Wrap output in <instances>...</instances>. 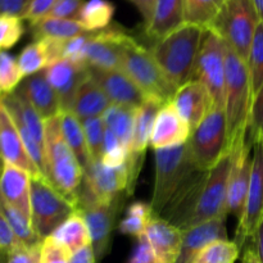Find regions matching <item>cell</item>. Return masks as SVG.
Here are the masks:
<instances>
[{
  "mask_svg": "<svg viewBox=\"0 0 263 263\" xmlns=\"http://www.w3.org/2000/svg\"><path fill=\"white\" fill-rule=\"evenodd\" d=\"M85 0H57L55 5L46 17L61 20H77Z\"/></svg>",
  "mask_w": 263,
  "mask_h": 263,
  "instance_id": "7dc6e473",
  "label": "cell"
},
{
  "mask_svg": "<svg viewBox=\"0 0 263 263\" xmlns=\"http://www.w3.org/2000/svg\"><path fill=\"white\" fill-rule=\"evenodd\" d=\"M252 2H253L254 8H256L259 18H261V21L263 22V0H252Z\"/></svg>",
  "mask_w": 263,
  "mask_h": 263,
  "instance_id": "680465c9",
  "label": "cell"
},
{
  "mask_svg": "<svg viewBox=\"0 0 263 263\" xmlns=\"http://www.w3.org/2000/svg\"><path fill=\"white\" fill-rule=\"evenodd\" d=\"M226 0H185V23L208 28Z\"/></svg>",
  "mask_w": 263,
  "mask_h": 263,
  "instance_id": "836d02e7",
  "label": "cell"
},
{
  "mask_svg": "<svg viewBox=\"0 0 263 263\" xmlns=\"http://www.w3.org/2000/svg\"><path fill=\"white\" fill-rule=\"evenodd\" d=\"M69 263H98L92 247L87 246L85 248L72 253Z\"/></svg>",
  "mask_w": 263,
  "mask_h": 263,
  "instance_id": "11a10c76",
  "label": "cell"
},
{
  "mask_svg": "<svg viewBox=\"0 0 263 263\" xmlns=\"http://www.w3.org/2000/svg\"><path fill=\"white\" fill-rule=\"evenodd\" d=\"M17 90L27 98L44 121L57 117L61 113L59 98L46 79L45 69L26 77Z\"/></svg>",
  "mask_w": 263,
  "mask_h": 263,
  "instance_id": "d4e9b609",
  "label": "cell"
},
{
  "mask_svg": "<svg viewBox=\"0 0 263 263\" xmlns=\"http://www.w3.org/2000/svg\"><path fill=\"white\" fill-rule=\"evenodd\" d=\"M127 263H154V252L145 233L138 238V244L128 257Z\"/></svg>",
  "mask_w": 263,
  "mask_h": 263,
  "instance_id": "f907efd6",
  "label": "cell"
},
{
  "mask_svg": "<svg viewBox=\"0 0 263 263\" xmlns=\"http://www.w3.org/2000/svg\"><path fill=\"white\" fill-rule=\"evenodd\" d=\"M252 148L253 145L248 141L244 146L233 151V164H231L228 189V211L229 213H233L238 221L243 218L244 210H246L252 164H253Z\"/></svg>",
  "mask_w": 263,
  "mask_h": 263,
  "instance_id": "2e32d148",
  "label": "cell"
},
{
  "mask_svg": "<svg viewBox=\"0 0 263 263\" xmlns=\"http://www.w3.org/2000/svg\"><path fill=\"white\" fill-rule=\"evenodd\" d=\"M145 235L154 252V263H176L182 243V230L164 218L153 216Z\"/></svg>",
  "mask_w": 263,
  "mask_h": 263,
  "instance_id": "7402d4cb",
  "label": "cell"
},
{
  "mask_svg": "<svg viewBox=\"0 0 263 263\" xmlns=\"http://www.w3.org/2000/svg\"><path fill=\"white\" fill-rule=\"evenodd\" d=\"M193 80L204 85L213 107L225 109L226 43L210 28H205L203 35Z\"/></svg>",
  "mask_w": 263,
  "mask_h": 263,
  "instance_id": "9c48e42d",
  "label": "cell"
},
{
  "mask_svg": "<svg viewBox=\"0 0 263 263\" xmlns=\"http://www.w3.org/2000/svg\"><path fill=\"white\" fill-rule=\"evenodd\" d=\"M239 254L240 247L235 241L217 240L203 248L193 263H235Z\"/></svg>",
  "mask_w": 263,
  "mask_h": 263,
  "instance_id": "8d00e7d4",
  "label": "cell"
},
{
  "mask_svg": "<svg viewBox=\"0 0 263 263\" xmlns=\"http://www.w3.org/2000/svg\"><path fill=\"white\" fill-rule=\"evenodd\" d=\"M253 244H254V252H256L257 257L263 263V220L259 223L258 229H257L256 234H254L253 238Z\"/></svg>",
  "mask_w": 263,
  "mask_h": 263,
  "instance_id": "9f6ffc18",
  "label": "cell"
},
{
  "mask_svg": "<svg viewBox=\"0 0 263 263\" xmlns=\"http://www.w3.org/2000/svg\"><path fill=\"white\" fill-rule=\"evenodd\" d=\"M231 164L233 152H226L222 158L208 171L207 180L187 229L215 218H226L229 213L228 189Z\"/></svg>",
  "mask_w": 263,
  "mask_h": 263,
  "instance_id": "30bf717a",
  "label": "cell"
},
{
  "mask_svg": "<svg viewBox=\"0 0 263 263\" xmlns=\"http://www.w3.org/2000/svg\"><path fill=\"white\" fill-rule=\"evenodd\" d=\"M115 10V4L109 0H87L82 5L76 21L89 32H97L109 27Z\"/></svg>",
  "mask_w": 263,
  "mask_h": 263,
  "instance_id": "1f68e13d",
  "label": "cell"
},
{
  "mask_svg": "<svg viewBox=\"0 0 263 263\" xmlns=\"http://www.w3.org/2000/svg\"><path fill=\"white\" fill-rule=\"evenodd\" d=\"M261 18L252 0H226L210 30L215 31L247 63Z\"/></svg>",
  "mask_w": 263,
  "mask_h": 263,
  "instance_id": "8992f818",
  "label": "cell"
},
{
  "mask_svg": "<svg viewBox=\"0 0 263 263\" xmlns=\"http://www.w3.org/2000/svg\"><path fill=\"white\" fill-rule=\"evenodd\" d=\"M249 71V80H251L252 103L254 97L263 85V22L261 21L254 33L252 41L251 50H249L248 61H247Z\"/></svg>",
  "mask_w": 263,
  "mask_h": 263,
  "instance_id": "d590c367",
  "label": "cell"
},
{
  "mask_svg": "<svg viewBox=\"0 0 263 263\" xmlns=\"http://www.w3.org/2000/svg\"><path fill=\"white\" fill-rule=\"evenodd\" d=\"M128 151L122 145L117 136L108 127H105L104 143H103V154L100 162L110 168H117L127 163Z\"/></svg>",
  "mask_w": 263,
  "mask_h": 263,
  "instance_id": "60d3db41",
  "label": "cell"
},
{
  "mask_svg": "<svg viewBox=\"0 0 263 263\" xmlns=\"http://www.w3.org/2000/svg\"><path fill=\"white\" fill-rule=\"evenodd\" d=\"M228 121L222 108L213 107L192 131L189 146L198 168L210 171L228 151Z\"/></svg>",
  "mask_w": 263,
  "mask_h": 263,
  "instance_id": "ba28073f",
  "label": "cell"
},
{
  "mask_svg": "<svg viewBox=\"0 0 263 263\" xmlns=\"http://www.w3.org/2000/svg\"><path fill=\"white\" fill-rule=\"evenodd\" d=\"M76 211L74 202L59 193L45 177L31 179V221L41 240L50 236Z\"/></svg>",
  "mask_w": 263,
  "mask_h": 263,
  "instance_id": "52a82bcc",
  "label": "cell"
},
{
  "mask_svg": "<svg viewBox=\"0 0 263 263\" xmlns=\"http://www.w3.org/2000/svg\"><path fill=\"white\" fill-rule=\"evenodd\" d=\"M23 80L17 58L8 51H0V97L15 91Z\"/></svg>",
  "mask_w": 263,
  "mask_h": 263,
  "instance_id": "74e56055",
  "label": "cell"
},
{
  "mask_svg": "<svg viewBox=\"0 0 263 263\" xmlns=\"http://www.w3.org/2000/svg\"><path fill=\"white\" fill-rule=\"evenodd\" d=\"M263 220V140L253 145V164H252L251 182L247 195L246 210L243 218L239 221L235 243L244 246L252 239Z\"/></svg>",
  "mask_w": 263,
  "mask_h": 263,
  "instance_id": "7c38bea8",
  "label": "cell"
},
{
  "mask_svg": "<svg viewBox=\"0 0 263 263\" xmlns=\"http://www.w3.org/2000/svg\"><path fill=\"white\" fill-rule=\"evenodd\" d=\"M185 23V0H157L145 32L159 41Z\"/></svg>",
  "mask_w": 263,
  "mask_h": 263,
  "instance_id": "484cf974",
  "label": "cell"
},
{
  "mask_svg": "<svg viewBox=\"0 0 263 263\" xmlns=\"http://www.w3.org/2000/svg\"><path fill=\"white\" fill-rule=\"evenodd\" d=\"M128 2H131L138 8L146 27L152 20V14H153V9L157 0H128Z\"/></svg>",
  "mask_w": 263,
  "mask_h": 263,
  "instance_id": "db71d44e",
  "label": "cell"
},
{
  "mask_svg": "<svg viewBox=\"0 0 263 263\" xmlns=\"http://www.w3.org/2000/svg\"><path fill=\"white\" fill-rule=\"evenodd\" d=\"M110 105V100L89 73L77 89L71 112H73L80 121H84L86 118L100 117Z\"/></svg>",
  "mask_w": 263,
  "mask_h": 263,
  "instance_id": "4316f807",
  "label": "cell"
},
{
  "mask_svg": "<svg viewBox=\"0 0 263 263\" xmlns=\"http://www.w3.org/2000/svg\"><path fill=\"white\" fill-rule=\"evenodd\" d=\"M205 28L184 23L151 49L154 59L175 89H180L194 79L195 64L199 55Z\"/></svg>",
  "mask_w": 263,
  "mask_h": 263,
  "instance_id": "6da1fadb",
  "label": "cell"
},
{
  "mask_svg": "<svg viewBox=\"0 0 263 263\" xmlns=\"http://www.w3.org/2000/svg\"><path fill=\"white\" fill-rule=\"evenodd\" d=\"M156 176L151 207L161 216L175 195L199 171L193 159L189 141L181 145L156 149Z\"/></svg>",
  "mask_w": 263,
  "mask_h": 263,
  "instance_id": "3957f363",
  "label": "cell"
},
{
  "mask_svg": "<svg viewBox=\"0 0 263 263\" xmlns=\"http://www.w3.org/2000/svg\"><path fill=\"white\" fill-rule=\"evenodd\" d=\"M31 0H0V14H10L23 18Z\"/></svg>",
  "mask_w": 263,
  "mask_h": 263,
  "instance_id": "f5cc1de1",
  "label": "cell"
},
{
  "mask_svg": "<svg viewBox=\"0 0 263 263\" xmlns=\"http://www.w3.org/2000/svg\"><path fill=\"white\" fill-rule=\"evenodd\" d=\"M172 104L179 115L189 125L190 130H194L213 108L212 99L202 82L192 80L184 86L177 89Z\"/></svg>",
  "mask_w": 263,
  "mask_h": 263,
  "instance_id": "44dd1931",
  "label": "cell"
},
{
  "mask_svg": "<svg viewBox=\"0 0 263 263\" xmlns=\"http://www.w3.org/2000/svg\"><path fill=\"white\" fill-rule=\"evenodd\" d=\"M45 74L58 95L61 109L71 110L77 89L89 76V67L63 58L49 66L45 69Z\"/></svg>",
  "mask_w": 263,
  "mask_h": 263,
  "instance_id": "d6986e66",
  "label": "cell"
},
{
  "mask_svg": "<svg viewBox=\"0 0 263 263\" xmlns=\"http://www.w3.org/2000/svg\"><path fill=\"white\" fill-rule=\"evenodd\" d=\"M21 246H23V244L14 235L7 218L4 217L3 212L0 211V248L3 249L4 254L7 256L8 253H10V252L14 251L15 248Z\"/></svg>",
  "mask_w": 263,
  "mask_h": 263,
  "instance_id": "681fc988",
  "label": "cell"
},
{
  "mask_svg": "<svg viewBox=\"0 0 263 263\" xmlns=\"http://www.w3.org/2000/svg\"><path fill=\"white\" fill-rule=\"evenodd\" d=\"M17 61L25 79L37 73V72L44 71L48 67L45 51H44L40 41H33L25 46L18 55Z\"/></svg>",
  "mask_w": 263,
  "mask_h": 263,
  "instance_id": "f35d334b",
  "label": "cell"
},
{
  "mask_svg": "<svg viewBox=\"0 0 263 263\" xmlns=\"http://www.w3.org/2000/svg\"><path fill=\"white\" fill-rule=\"evenodd\" d=\"M50 236L66 247L71 253L91 246L89 229L79 211L72 213Z\"/></svg>",
  "mask_w": 263,
  "mask_h": 263,
  "instance_id": "f1b7e54d",
  "label": "cell"
},
{
  "mask_svg": "<svg viewBox=\"0 0 263 263\" xmlns=\"http://www.w3.org/2000/svg\"><path fill=\"white\" fill-rule=\"evenodd\" d=\"M153 216L151 204L145 202H134L133 204L128 205L125 218L120 222L118 230L123 235L139 238L145 233L146 226L151 222Z\"/></svg>",
  "mask_w": 263,
  "mask_h": 263,
  "instance_id": "e575fe53",
  "label": "cell"
},
{
  "mask_svg": "<svg viewBox=\"0 0 263 263\" xmlns=\"http://www.w3.org/2000/svg\"><path fill=\"white\" fill-rule=\"evenodd\" d=\"M59 120H61V127L64 140L68 144L71 151L76 156L80 166L85 171L87 166L91 163V157H90L89 148H87L82 122L71 110H62L59 113Z\"/></svg>",
  "mask_w": 263,
  "mask_h": 263,
  "instance_id": "83f0119b",
  "label": "cell"
},
{
  "mask_svg": "<svg viewBox=\"0 0 263 263\" xmlns=\"http://www.w3.org/2000/svg\"><path fill=\"white\" fill-rule=\"evenodd\" d=\"M0 257H5L4 252H3V249H2V248H0Z\"/></svg>",
  "mask_w": 263,
  "mask_h": 263,
  "instance_id": "94428289",
  "label": "cell"
},
{
  "mask_svg": "<svg viewBox=\"0 0 263 263\" xmlns=\"http://www.w3.org/2000/svg\"><path fill=\"white\" fill-rule=\"evenodd\" d=\"M122 203L123 198H120L112 203H90L77 210L82 215L89 229L97 262L102 261L108 253L116 218L122 207Z\"/></svg>",
  "mask_w": 263,
  "mask_h": 263,
  "instance_id": "4fadbf2b",
  "label": "cell"
},
{
  "mask_svg": "<svg viewBox=\"0 0 263 263\" xmlns=\"http://www.w3.org/2000/svg\"><path fill=\"white\" fill-rule=\"evenodd\" d=\"M136 109L138 108L112 104L102 116L105 127L109 128L117 136L118 140L127 151L130 148L131 138H133Z\"/></svg>",
  "mask_w": 263,
  "mask_h": 263,
  "instance_id": "4dcf8cb0",
  "label": "cell"
},
{
  "mask_svg": "<svg viewBox=\"0 0 263 263\" xmlns=\"http://www.w3.org/2000/svg\"><path fill=\"white\" fill-rule=\"evenodd\" d=\"M5 263H41V243L18 247L5 256Z\"/></svg>",
  "mask_w": 263,
  "mask_h": 263,
  "instance_id": "bcb514c9",
  "label": "cell"
},
{
  "mask_svg": "<svg viewBox=\"0 0 263 263\" xmlns=\"http://www.w3.org/2000/svg\"><path fill=\"white\" fill-rule=\"evenodd\" d=\"M0 263H5V257H0Z\"/></svg>",
  "mask_w": 263,
  "mask_h": 263,
  "instance_id": "6125c7cd",
  "label": "cell"
},
{
  "mask_svg": "<svg viewBox=\"0 0 263 263\" xmlns=\"http://www.w3.org/2000/svg\"><path fill=\"white\" fill-rule=\"evenodd\" d=\"M71 256V252L51 236L41 243V263H69Z\"/></svg>",
  "mask_w": 263,
  "mask_h": 263,
  "instance_id": "ee69618b",
  "label": "cell"
},
{
  "mask_svg": "<svg viewBox=\"0 0 263 263\" xmlns=\"http://www.w3.org/2000/svg\"><path fill=\"white\" fill-rule=\"evenodd\" d=\"M55 3L57 0H31L22 20L30 22V25L43 20L50 13Z\"/></svg>",
  "mask_w": 263,
  "mask_h": 263,
  "instance_id": "c3c4849f",
  "label": "cell"
},
{
  "mask_svg": "<svg viewBox=\"0 0 263 263\" xmlns=\"http://www.w3.org/2000/svg\"><path fill=\"white\" fill-rule=\"evenodd\" d=\"M46 180L76 204V192L84 177V168L64 140L59 116L45 121Z\"/></svg>",
  "mask_w": 263,
  "mask_h": 263,
  "instance_id": "277c9868",
  "label": "cell"
},
{
  "mask_svg": "<svg viewBox=\"0 0 263 263\" xmlns=\"http://www.w3.org/2000/svg\"><path fill=\"white\" fill-rule=\"evenodd\" d=\"M82 182L89 189L94 199L99 203H112L127 195V163L117 168L104 166L100 161H91L84 171Z\"/></svg>",
  "mask_w": 263,
  "mask_h": 263,
  "instance_id": "5bb4252c",
  "label": "cell"
},
{
  "mask_svg": "<svg viewBox=\"0 0 263 263\" xmlns=\"http://www.w3.org/2000/svg\"><path fill=\"white\" fill-rule=\"evenodd\" d=\"M166 104L157 98L148 97L143 104L136 109L135 123H134L133 138H131L130 148H128L127 168H128V189L127 197L133 195L135 190L136 180H138L140 170L143 167L144 154L151 144V134L154 121L162 105Z\"/></svg>",
  "mask_w": 263,
  "mask_h": 263,
  "instance_id": "8fae6325",
  "label": "cell"
},
{
  "mask_svg": "<svg viewBox=\"0 0 263 263\" xmlns=\"http://www.w3.org/2000/svg\"><path fill=\"white\" fill-rule=\"evenodd\" d=\"M81 122L91 161H100L103 154V143H104L105 134L104 121L100 116V117L86 118Z\"/></svg>",
  "mask_w": 263,
  "mask_h": 263,
  "instance_id": "ab89813d",
  "label": "cell"
},
{
  "mask_svg": "<svg viewBox=\"0 0 263 263\" xmlns=\"http://www.w3.org/2000/svg\"><path fill=\"white\" fill-rule=\"evenodd\" d=\"M121 69L140 87L146 97L163 103L172 102L177 90L166 79L151 50L128 35L123 44Z\"/></svg>",
  "mask_w": 263,
  "mask_h": 263,
  "instance_id": "5b68a950",
  "label": "cell"
},
{
  "mask_svg": "<svg viewBox=\"0 0 263 263\" xmlns=\"http://www.w3.org/2000/svg\"><path fill=\"white\" fill-rule=\"evenodd\" d=\"M89 73L112 104L139 108L148 98L122 69H99L89 67Z\"/></svg>",
  "mask_w": 263,
  "mask_h": 263,
  "instance_id": "e0dca14e",
  "label": "cell"
},
{
  "mask_svg": "<svg viewBox=\"0 0 263 263\" xmlns=\"http://www.w3.org/2000/svg\"><path fill=\"white\" fill-rule=\"evenodd\" d=\"M3 168H4V162L0 159V176H2V172H3Z\"/></svg>",
  "mask_w": 263,
  "mask_h": 263,
  "instance_id": "91938a15",
  "label": "cell"
},
{
  "mask_svg": "<svg viewBox=\"0 0 263 263\" xmlns=\"http://www.w3.org/2000/svg\"><path fill=\"white\" fill-rule=\"evenodd\" d=\"M41 45H43L44 51H45L46 61H48V67L51 66L55 62L63 59V51H64V45H66L67 40H61V39H53V37H45L40 39ZM46 67V68H48Z\"/></svg>",
  "mask_w": 263,
  "mask_h": 263,
  "instance_id": "816d5d0a",
  "label": "cell"
},
{
  "mask_svg": "<svg viewBox=\"0 0 263 263\" xmlns=\"http://www.w3.org/2000/svg\"><path fill=\"white\" fill-rule=\"evenodd\" d=\"M127 36L122 28L110 26L92 32L85 48V64L99 69H121L122 49Z\"/></svg>",
  "mask_w": 263,
  "mask_h": 263,
  "instance_id": "9a60e30c",
  "label": "cell"
},
{
  "mask_svg": "<svg viewBox=\"0 0 263 263\" xmlns=\"http://www.w3.org/2000/svg\"><path fill=\"white\" fill-rule=\"evenodd\" d=\"M261 140H263V85L252 103L248 127L249 143L254 145Z\"/></svg>",
  "mask_w": 263,
  "mask_h": 263,
  "instance_id": "7bdbcfd3",
  "label": "cell"
},
{
  "mask_svg": "<svg viewBox=\"0 0 263 263\" xmlns=\"http://www.w3.org/2000/svg\"><path fill=\"white\" fill-rule=\"evenodd\" d=\"M252 91L248 66L226 44L225 113L228 121V151L233 152L248 143Z\"/></svg>",
  "mask_w": 263,
  "mask_h": 263,
  "instance_id": "7a4b0ae2",
  "label": "cell"
},
{
  "mask_svg": "<svg viewBox=\"0 0 263 263\" xmlns=\"http://www.w3.org/2000/svg\"><path fill=\"white\" fill-rule=\"evenodd\" d=\"M31 33L35 40L45 37L61 39V40H71L76 36L86 33L81 23L76 20H61V18L45 17L30 25Z\"/></svg>",
  "mask_w": 263,
  "mask_h": 263,
  "instance_id": "f546056e",
  "label": "cell"
},
{
  "mask_svg": "<svg viewBox=\"0 0 263 263\" xmlns=\"http://www.w3.org/2000/svg\"><path fill=\"white\" fill-rule=\"evenodd\" d=\"M31 179L20 167L4 163L0 176V197L31 220Z\"/></svg>",
  "mask_w": 263,
  "mask_h": 263,
  "instance_id": "cb8c5ba5",
  "label": "cell"
},
{
  "mask_svg": "<svg viewBox=\"0 0 263 263\" xmlns=\"http://www.w3.org/2000/svg\"><path fill=\"white\" fill-rule=\"evenodd\" d=\"M91 35L92 32H86L76 36V37L71 39V40H67L66 45H64L63 58L68 59V61L73 62V63L86 66L85 64V48H86Z\"/></svg>",
  "mask_w": 263,
  "mask_h": 263,
  "instance_id": "f6af8a7d",
  "label": "cell"
},
{
  "mask_svg": "<svg viewBox=\"0 0 263 263\" xmlns=\"http://www.w3.org/2000/svg\"><path fill=\"white\" fill-rule=\"evenodd\" d=\"M25 25L21 17L0 14V51H7L22 39Z\"/></svg>",
  "mask_w": 263,
  "mask_h": 263,
  "instance_id": "b9f144b4",
  "label": "cell"
},
{
  "mask_svg": "<svg viewBox=\"0 0 263 263\" xmlns=\"http://www.w3.org/2000/svg\"><path fill=\"white\" fill-rule=\"evenodd\" d=\"M0 211L3 212L4 217L7 218L14 235L17 236V239L23 246L32 247L43 243V240L39 238L35 229H33L32 221L26 217L22 212L8 204L2 197H0Z\"/></svg>",
  "mask_w": 263,
  "mask_h": 263,
  "instance_id": "d6a6232c",
  "label": "cell"
},
{
  "mask_svg": "<svg viewBox=\"0 0 263 263\" xmlns=\"http://www.w3.org/2000/svg\"><path fill=\"white\" fill-rule=\"evenodd\" d=\"M241 263H261V261L258 259L253 248H247L246 252H244L243 262Z\"/></svg>",
  "mask_w": 263,
  "mask_h": 263,
  "instance_id": "6f0895ef",
  "label": "cell"
},
{
  "mask_svg": "<svg viewBox=\"0 0 263 263\" xmlns=\"http://www.w3.org/2000/svg\"><path fill=\"white\" fill-rule=\"evenodd\" d=\"M0 159L4 163L20 167L32 179L44 177L28 156L14 121L0 103Z\"/></svg>",
  "mask_w": 263,
  "mask_h": 263,
  "instance_id": "ac0fdd59",
  "label": "cell"
},
{
  "mask_svg": "<svg viewBox=\"0 0 263 263\" xmlns=\"http://www.w3.org/2000/svg\"><path fill=\"white\" fill-rule=\"evenodd\" d=\"M190 130L189 125L179 115L172 102L162 105L154 121L151 134L149 145L156 151L161 148L181 145L189 141Z\"/></svg>",
  "mask_w": 263,
  "mask_h": 263,
  "instance_id": "ffe728a7",
  "label": "cell"
},
{
  "mask_svg": "<svg viewBox=\"0 0 263 263\" xmlns=\"http://www.w3.org/2000/svg\"><path fill=\"white\" fill-rule=\"evenodd\" d=\"M226 218H215L182 230V243L176 263H193L203 248L217 240H229Z\"/></svg>",
  "mask_w": 263,
  "mask_h": 263,
  "instance_id": "603a6c76",
  "label": "cell"
}]
</instances>
